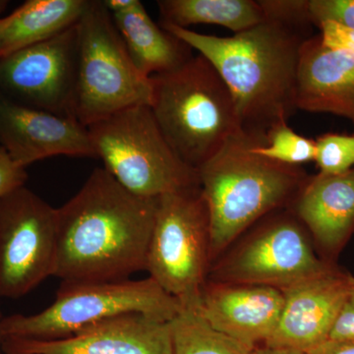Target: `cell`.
Returning <instances> with one entry per match:
<instances>
[{"mask_svg":"<svg viewBox=\"0 0 354 354\" xmlns=\"http://www.w3.org/2000/svg\"><path fill=\"white\" fill-rule=\"evenodd\" d=\"M158 198L136 196L97 167L57 209L53 276L62 283L127 279L146 270Z\"/></svg>","mask_w":354,"mask_h":354,"instance_id":"1","label":"cell"},{"mask_svg":"<svg viewBox=\"0 0 354 354\" xmlns=\"http://www.w3.org/2000/svg\"><path fill=\"white\" fill-rule=\"evenodd\" d=\"M162 28L215 67L232 95L241 131L266 136L297 111L298 66L312 28L265 19L230 37Z\"/></svg>","mask_w":354,"mask_h":354,"instance_id":"2","label":"cell"},{"mask_svg":"<svg viewBox=\"0 0 354 354\" xmlns=\"http://www.w3.org/2000/svg\"><path fill=\"white\" fill-rule=\"evenodd\" d=\"M266 140L239 130L198 169L209 214L211 266L258 221L290 208L309 177L300 167L256 153Z\"/></svg>","mask_w":354,"mask_h":354,"instance_id":"3","label":"cell"},{"mask_svg":"<svg viewBox=\"0 0 354 354\" xmlns=\"http://www.w3.org/2000/svg\"><path fill=\"white\" fill-rule=\"evenodd\" d=\"M150 109L172 151L198 169L239 128L234 99L220 74L198 53L174 71L150 77Z\"/></svg>","mask_w":354,"mask_h":354,"instance_id":"4","label":"cell"},{"mask_svg":"<svg viewBox=\"0 0 354 354\" xmlns=\"http://www.w3.org/2000/svg\"><path fill=\"white\" fill-rule=\"evenodd\" d=\"M181 310L180 302L150 277L140 281L62 283L50 306L34 315L4 317L2 333L4 339L58 341L113 317L140 313L169 323Z\"/></svg>","mask_w":354,"mask_h":354,"instance_id":"5","label":"cell"},{"mask_svg":"<svg viewBox=\"0 0 354 354\" xmlns=\"http://www.w3.org/2000/svg\"><path fill=\"white\" fill-rule=\"evenodd\" d=\"M87 128L95 158L136 196L156 199L200 188L198 171L172 151L150 106L123 109Z\"/></svg>","mask_w":354,"mask_h":354,"instance_id":"6","label":"cell"},{"mask_svg":"<svg viewBox=\"0 0 354 354\" xmlns=\"http://www.w3.org/2000/svg\"><path fill=\"white\" fill-rule=\"evenodd\" d=\"M78 32L76 120L88 127L123 109L150 106L151 78L133 64L104 1L91 0Z\"/></svg>","mask_w":354,"mask_h":354,"instance_id":"7","label":"cell"},{"mask_svg":"<svg viewBox=\"0 0 354 354\" xmlns=\"http://www.w3.org/2000/svg\"><path fill=\"white\" fill-rule=\"evenodd\" d=\"M209 221L201 189L158 198L146 271L184 309H197L209 263Z\"/></svg>","mask_w":354,"mask_h":354,"instance_id":"8","label":"cell"},{"mask_svg":"<svg viewBox=\"0 0 354 354\" xmlns=\"http://www.w3.org/2000/svg\"><path fill=\"white\" fill-rule=\"evenodd\" d=\"M256 225L234 250L209 268L207 281L281 291L329 267L317 257L308 232L290 208L274 212Z\"/></svg>","mask_w":354,"mask_h":354,"instance_id":"9","label":"cell"},{"mask_svg":"<svg viewBox=\"0 0 354 354\" xmlns=\"http://www.w3.org/2000/svg\"><path fill=\"white\" fill-rule=\"evenodd\" d=\"M57 213L26 186L0 199V298H20L53 276Z\"/></svg>","mask_w":354,"mask_h":354,"instance_id":"10","label":"cell"},{"mask_svg":"<svg viewBox=\"0 0 354 354\" xmlns=\"http://www.w3.org/2000/svg\"><path fill=\"white\" fill-rule=\"evenodd\" d=\"M78 23L0 59V95L21 106L76 120Z\"/></svg>","mask_w":354,"mask_h":354,"instance_id":"11","label":"cell"},{"mask_svg":"<svg viewBox=\"0 0 354 354\" xmlns=\"http://www.w3.org/2000/svg\"><path fill=\"white\" fill-rule=\"evenodd\" d=\"M354 290V279L327 269L281 290L283 306L276 330L261 346L306 354L327 342L342 305Z\"/></svg>","mask_w":354,"mask_h":354,"instance_id":"12","label":"cell"},{"mask_svg":"<svg viewBox=\"0 0 354 354\" xmlns=\"http://www.w3.org/2000/svg\"><path fill=\"white\" fill-rule=\"evenodd\" d=\"M4 354H172L171 322L140 313L113 317L67 339L6 337Z\"/></svg>","mask_w":354,"mask_h":354,"instance_id":"13","label":"cell"},{"mask_svg":"<svg viewBox=\"0 0 354 354\" xmlns=\"http://www.w3.org/2000/svg\"><path fill=\"white\" fill-rule=\"evenodd\" d=\"M0 145L25 169L57 156L95 158L88 128L78 121L21 106L1 95Z\"/></svg>","mask_w":354,"mask_h":354,"instance_id":"14","label":"cell"},{"mask_svg":"<svg viewBox=\"0 0 354 354\" xmlns=\"http://www.w3.org/2000/svg\"><path fill=\"white\" fill-rule=\"evenodd\" d=\"M283 306L278 288L207 281L196 310L212 328L255 349L271 337Z\"/></svg>","mask_w":354,"mask_h":354,"instance_id":"15","label":"cell"},{"mask_svg":"<svg viewBox=\"0 0 354 354\" xmlns=\"http://www.w3.org/2000/svg\"><path fill=\"white\" fill-rule=\"evenodd\" d=\"M297 108L330 113L354 125V57L330 50L319 34L305 41L298 66Z\"/></svg>","mask_w":354,"mask_h":354,"instance_id":"16","label":"cell"},{"mask_svg":"<svg viewBox=\"0 0 354 354\" xmlns=\"http://www.w3.org/2000/svg\"><path fill=\"white\" fill-rule=\"evenodd\" d=\"M290 208L324 250H339L354 232V169L309 176Z\"/></svg>","mask_w":354,"mask_h":354,"instance_id":"17","label":"cell"},{"mask_svg":"<svg viewBox=\"0 0 354 354\" xmlns=\"http://www.w3.org/2000/svg\"><path fill=\"white\" fill-rule=\"evenodd\" d=\"M133 64L143 75L169 73L193 57V48L153 22L143 3L127 12L111 14Z\"/></svg>","mask_w":354,"mask_h":354,"instance_id":"18","label":"cell"},{"mask_svg":"<svg viewBox=\"0 0 354 354\" xmlns=\"http://www.w3.org/2000/svg\"><path fill=\"white\" fill-rule=\"evenodd\" d=\"M91 0H28L0 18V59L57 36L80 21Z\"/></svg>","mask_w":354,"mask_h":354,"instance_id":"19","label":"cell"},{"mask_svg":"<svg viewBox=\"0 0 354 354\" xmlns=\"http://www.w3.org/2000/svg\"><path fill=\"white\" fill-rule=\"evenodd\" d=\"M160 26L218 25L237 34L264 22L259 0H158Z\"/></svg>","mask_w":354,"mask_h":354,"instance_id":"20","label":"cell"},{"mask_svg":"<svg viewBox=\"0 0 354 354\" xmlns=\"http://www.w3.org/2000/svg\"><path fill=\"white\" fill-rule=\"evenodd\" d=\"M172 354H253L254 349L212 328L196 309L171 322Z\"/></svg>","mask_w":354,"mask_h":354,"instance_id":"21","label":"cell"},{"mask_svg":"<svg viewBox=\"0 0 354 354\" xmlns=\"http://www.w3.org/2000/svg\"><path fill=\"white\" fill-rule=\"evenodd\" d=\"M266 137L255 147V152L263 157L293 167L315 162L316 140L297 134L288 122L274 125Z\"/></svg>","mask_w":354,"mask_h":354,"instance_id":"22","label":"cell"},{"mask_svg":"<svg viewBox=\"0 0 354 354\" xmlns=\"http://www.w3.org/2000/svg\"><path fill=\"white\" fill-rule=\"evenodd\" d=\"M315 162L320 174H342L354 169V134L327 133L316 139Z\"/></svg>","mask_w":354,"mask_h":354,"instance_id":"23","label":"cell"},{"mask_svg":"<svg viewBox=\"0 0 354 354\" xmlns=\"http://www.w3.org/2000/svg\"><path fill=\"white\" fill-rule=\"evenodd\" d=\"M266 19L298 27H314L309 13V0H259Z\"/></svg>","mask_w":354,"mask_h":354,"instance_id":"24","label":"cell"},{"mask_svg":"<svg viewBox=\"0 0 354 354\" xmlns=\"http://www.w3.org/2000/svg\"><path fill=\"white\" fill-rule=\"evenodd\" d=\"M309 13L314 27L332 21L354 29V0H309Z\"/></svg>","mask_w":354,"mask_h":354,"instance_id":"25","label":"cell"},{"mask_svg":"<svg viewBox=\"0 0 354 354\" xmlns=\"http://www.w3.org/2000/svg\"><path fill=\"white\" fill-rule=\"evenodd\" d=\"M319 36L326 48L342 51L354 57V29L326 21L318 25Z\"/></svg>","mask_w":354,"mask_h":354,"instance_id":"26","label":"cell"},{"mask_svg":"<svg viewBox=\"0 0 354 354\" xmlns=\"http://www.w3.org/2000/svg\"><path fill=\"white\" fill-rule=\"evenodd\" d=\"M27 179L25 167L16 164L6 149L0 145V199L25 186Z\"/></svg>","mask_w":354,"mask_h":354,"instance_id":"27","label":"cell"},{"mask_svg":"<svg viewBox=\"0 0 354 354\" xmlns=\"http://www.w3.org/2000/svg\"><path fill=\"white\" fill-rule=\"evenodd\" d=\"M327 342H354V290L342 305Z\"/></svg>","mask_w":354,"mask_h":354,"instance_id":"28","label":"cell"},{"mask_svg":"<svg viewBox=\"0 0 354 354\" xmlns=\"http://www.w3.org/2000/svg\"><path fill=\"white\" fill-rule=\"evenodd\" d=\"M306 354H354V342H325Z\"/></svg>","mask_w":354,"mask_h":354,"instance_id":"29","label":"cell"},{"mask_svg":"<svg viewBox=\"0 0 354 354\" xmlns=\"http://www.w3.org/2000/svg\"><path fill=\"white\" fill-rule=\"evenodd\" d=\"M111 14L127 12L140 3L139 0H104Z\"/></svg>","mask_w":354,"mask_h":354,"instance_id":"30","label":"cell"},{"mask_svg":"<svg viewBox=\"0 0 354 354\" xmlns=\"http://www.w3.org/2000/svg\"><path fill=\"white\" fill-rule=\"evenodd\" d=\"M253 354H304L299 353H293V351H281V349H274L266 348V346H258L253 351Z\"/></svg>","mask_w":354,"mask_h":354,"instance_id":"31","label":"cell"},{"mask_svg":"<svg viewBox=\"0 0 354 354\" xmlns=\"http://www.w3.org/2000/svg\"><path fill=\"white\" fill-rule=\"evenodd\" d=\"M4 317L2 315L1 307H0V354H4L3 353V333H2V322H3Z\"/></svg>","mask_w":354,"mask_h":354,"instance_id":"32","label":"cell"},{"mask_svg":"<svg viewBox=\"0 0 354 354\" xmlns=\"http://www.w3.org/2000/svg\"><path fill=\"white\" fill-rule=\"evenodd\" d=\"M8 4L9 1H7V0H0V14L6 12Z\"/></svg>","mask_w":354,"mask_h":354,"instance_id":"33","label":"cell"}]
</instances>
